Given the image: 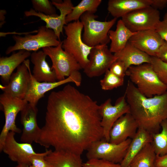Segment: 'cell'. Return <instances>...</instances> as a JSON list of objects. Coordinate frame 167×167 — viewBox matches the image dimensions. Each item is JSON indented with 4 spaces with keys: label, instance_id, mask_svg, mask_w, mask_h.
Instances as JSON below:
<instances>
[{
    "label": "cell",
    "instance_id": "6",
    "mask_svg": "<svg viewBox=\"0 0 167 167\" xmlns=\"http://www.w3.org/2000/svg\"><path fill=\"white\" fill-rule=\"evenodd\" d=\"M12 38L15 44L7 48L6 54L21 50L36 52L41 48L57 46L61 42L58 40L54 31L45 26L39 27L35 35L27 34L24 36L14 35Z\"/></svg>",
    "mask_w": 167,
    "mask_h": 167
},
{
    "label": "cell",
    "instance_id": "19",
    "mask_svg": "<svg viewBox=\"0 0 167 167\" xmlns=\"http://www.w3.org/2000/svg\"><path fill=\"white\" fill-rule=\"evenodd\" d=\"M136 121L130 113L122 116L114 123L109 133L110 143L118 144L129 138L132 139L139 128Z\"/></svg>",
    "mask_w": 167,
    "mask_h": 167
},
{
    "label": "cell",
    "instance_id": "39",
    "mask_svg": "<svg viewBox=\"0 0 167 167\" xmlns=\"http://www.w3.org/2000/svg\"><path fill=\"white\" fill-rule=\"evenodd\" d=\"M151 0V6L156 10H162L167 6V0Z\"/></svg>",
    "mask_w": 167,
    "mask_h": 167
},
{
    "label": "cell",
    "instance_id": "35",
    "mask_svg": "<svg viewBox=\"0 0 167 167\" xmlns=\"http://www.w3.org/2000/svg\"><path fill=\"white\" fill-rule=\"evenodd\" d=\"M109 70L117 76L124 78L127 69L123 62L117 59L110 66Z\"/></svg>",
    "mask_w": 167,
    "mask_h": 167
},
{
    "label": "cell",
    "instance_id": "37",
    "mask_svg": "<svg viewBox=\"0 0 167 167\" xmlns=\"http://www.w3.org/2000/svg\"><path fill=\"white\" fill-rule=\"evenodd\" d=\"M156 57L167 62V42L165 41L161 47Z\"/></svg>",
    "mask_w": 167,
    "mask_h": 167
},
{
    "label": "cell",
    "instance_id": "7",
    "mask_svg": "<svg viewBox=\"0 0 167 167\" xmlns=\"http://www.w3.org/2000/svg\"><path fill=\"white\" fill-rule=\"evenodd\" d=\"M132 139L129 138L118 144L106 141L104 139L94 141L87 149L88 160L100 159L120 163L124 158Z\"/></svg>",
    "mask_w": 167,
    "mask_h": 167
},
{
    "label": "cell",
    "instance_id": "42",
    "mask_svg": "<svg viewBox=\"0 0 167 167\" xmlns=\"http://www.w3.org/2000/svg\"><path fill=\"white\" fill-rule=\"evenodd\" d=\"M16 167H21V165L18 164V165Z\"/></svg>",
    "mask_w": 167,
    "mask_h": 167
},
{
    "label": "cell",
    "instance_id": "36",
    "mask_svg": "<svg viewBox=\"0 0 167 167\" xmlns=\"http://www.w3.org/2000/svg\"><path fill=\"white\" fill-rule=\"evenodd\" d=\"M155 30L162 39L167 42V12L165 14L163 19L158 24Z\"/></svg>",
    "mask_w": 167,
    "mask_h": 167
},
{
    "label": "cell",
    "instance_id": "2",
    "mask_svg": "<svg viewBox=\"0 0 167 167\" xmlns=\"http://www.w3.org/2000/svg\"><path fill=\"white\" fill-rule=\"evenodd\" d=\"M124 94L130 113L138 123L139 128L151 134L159 132L161 123L167 119V91L160 95L147 97L129 80Z\"/></svg>",
    "mask_w": 167,
    "mask_h": 167
},
{
    "label": "cell",
    "instance_id": "41",
    "mask_svg": "<svg viewBox=\"0 0 167 167\" xmlns=\"http://www.w3.org/2000/svg\"><path fill=\"white\" fill-rule=\"evenodd\" d=\"M21 165V167H29L30 165L27 164H23Z\"/></svg>",
    "mask_w": 167,
    "mask_h": 167
},
{
    "label": "cell",
    "instance_id": "25",
    "mask_svg": "<svg viewBox=\"0 0 167 167\" xmlns=\"http://www.w3.org/2000/svg\"><path fill=\"white\" fill-rule=\"evenodd\" d=\"M152 134L145 129L139 128L135 136L131 139L126 154L120 163L122 167H129L134 157L147 144L151 143Z\"/></svg>",
    "mask_w": 167,
    "mask_h": 167
},
{
    "label": "cell",
    "instance_id": "4",
    "mask_svg": "<svg viewBox=\"0 0 167 167\" xmlns=\"http://www.w3.org/2000/svg\"><path fill=\"white\" fill-rule=\"evenodd\" d=\"M83 25L79 20L71 22L63 27L66 38L62 41V47L72 55L84 69L89 62V56L92 48L83 42L82 32Z\"/></svg>",
    "mask_w": 167,
    "mask_h": 167
},
{
    "label": "cell",
    "instance_id": "21",
    "mask_svg": "<svg viewBox=\"0 0 167 167\" xmlns=\"http://www.w3.org/2000/svg\"><path fill=\"white\" fill-rule=\"evenodd\" d=\"M81 156L69 151L51 149L44 158L51 167H83Z\"/></svg>",
    "mask_w": 167,
    "mask_h": 167
},
{
    "label": "cell",
    "instance_id": "16",
    "mask_svg": "<svg viewBox=\"0 0 167 167\" xmlns=\"http://www.w3.org/2000/svg\"><path fill=\"white\" fill-rule=\"evenodd\" d=\"M15 133L10 131L6 137L2 152L7 154L12 161L18 164H27L31 165L30 157L37 155L31 144L19 143L15 139Z\"/></svg>",
    "mask_w": 167,
    "mask_h": 167
},
{
    "label": "cell",
    "instance_id": "14",
    "mask_svg": "<svg viewBox=\"0 0 167 167\" xmlns=\"http://www.w3.org/2000/svg\"><path fill=\"white\" fill-rule=\"evenodd\" d=\"M31 72L29 60L27 59L12 73L7 84L0 85V89L3 92L13 97L24 99L30 82Z\"/></svg>",
    "mask_w": 167,
    "mask_h": 167
},
{
    "label": "cell",
    "instance_id": "32",
    "mask_svg": "<svg viewBox=\"0 0 167 167\" xmlns=\"http://www.w3.org/2000/svg\"><path fill=\"white\" fill-rule=\"evenodd\" d=\"M150 63L160 80L167 85V62L157 57H151Z\"/></svg>",
    "mask_w": 167,
    "mask_h": 167
},
{
    "label": "cell",
    "instance_id": "23",
    "mask_svg": "<svg viewBox=\"0 0 167 167\" xmlns=\"http://www.w3.org/2000/svg\"><path fill=\"white\" fill-rule=\"evenodd\" d=\"M31 54L29 51L21 50L13 53L9 57L0 58V75L4 83L8 84L14 70L30 56Z\"/></svg>",
    "mask_w": 167,
    "mask_h": 167
},
{
    "label": "cell",
    "instance_id": "22",
    "mask_svg": "<svg viewBox=\"0 0 167 167\" xmlns=\"http://www.w3.org/2000/svg\"><path fill=\"white\" fill-rule=\"evenodd\" d=\"M151 0H109L107 10L114 18L117 19L134 10L151 6Z\"/></svg>",
    "mask_w": 167,
    "mask_h": 167
},
{
    "label": "cell",
    "instance_id": "28",
    "mask_svg": "<svg viewBox=\"0 0 167 167\" xmlns=\"http://www.w3.org/2000/svg\"><path fill=\"white\" fill-rule=\"evenodd\" d=\"M156 156L151 143H148L134 157L129 167H155Z\"/></svg>",
    "mask_w": 167,
    "mask_h": 167
},
{
    "label": "cell",
    "instance_id": "20",
    "mask_svg": "<svg viewBox=\"0 0 167 167\" xmlns=\"http://www.w3.org/2000/svg\"><path fill=\"white\" fill-rule=\"evenodd\" d=\"M47 56L43 50L33 52L30 56L34 65L32 75L39 82H52L57 80L54 71L46 60Z\"/></svg>",
    "mask_w": 167,
    "mask_h": 167
},
{
    "label": "cell",
    "instance_id": "26",
    "mask_svg": "<svg viewBox=\"0 0 167 167\" xmlns=\"http://www.w3.org/2000/svg\"><path fill=\"white\" fill-rule=\"evenodd\" d=\"M136 32L131 31L121 19L118 20L115 30H110L108 35L111 43L109 50L112 53H118L125 47L131 38Z\"/></svg>",
    "mask_w": 167,
    "mask_h": 167
},
{
    "label": "cell",
    "instance_id": "29",
    "mask_svg": "<svg viewBox=\"0 0 167 167\" xmlns=\"http://www.w3.org/2000/svg\"><path fill=\"white\" fill-rule=\"evenodd\" d=\"M161 131L152 134V140L151 143L156 156H162L167 154V119L161 124Z\"/></svg>",
    "mask_w": 167,
    "mask_h": 167
},
{
    "label": "cell",
    "instance_id": "17",
    "mask_svg": "<svg viewBox=\"0 0 167 167\" xmlns=\"http://www.w3.org/2000/svg\"><path fill=\"white\" fill-rule=\"evenodd\" d=\"M128 42L150 56L156 57L160 48L165 41L155 29H150L136 32Z\"/></svg>",
    "mask_w": 167,
    "mask_h": 167
},
{
    "label": "cell",
    "instance_id": "30",
    "mask_svg": "<svg viewBox=\"0 0 167 167\" xmlns=\"http://www.w3.org/2000/svg\"><path fill=\"white\" fill-rule=\"evenodd\" d=\"M124 83V78L120 77L112 72L109 70L105 73L103 78L100 81L102 89L111 90L122 86Z\"/></svg>",
    "mask_w": 167,
    "mask_h": 167
},
{
    "label": "cell",
    "instance_id": "8",
    "mask_svg": "<svg viewBox=\"0 0 167 167\" xmlns=\"http://www.w3.org/2000/svg\"><path fill=\"white\" fill-rule=\"evenodd\" d=\"M62 41L58 46L45 47L42 50L49 56L57 80H63L75 71L82 69L80 65L71 54L65 51L62 47Z\"/></svg>",
    "mask_w": 167,
    "mask_h": 167
},
{
    "label": "cell",
    "instance_id": "18",
    "mask_svg": "<svg viewBox=\"0 0 167 167\" xmlns=\"http://www.w3.org/2000/svg\"><path fill=\"white\" fill-rule=\"evenodd\" d=\"M38 111L36 106L28 103L20 112V121L23 126L20 140L22 143H36L39 137L41 128L37 123Z\"/></svg>",
    "mask_w": 167,
    "mask_h": 167
},
{
    "label": "cell",
    "instance_id": "34",
    "mask_svg": "<svg viewBox=\"0 0 167 167\" xmlns=\"http://www.w3.org/2000/svg\"><path fill=\"white\" fill-rule=\"evenodd\" d=\"M51 150H47L45 152L38 153L37 155L31 156L29 159L31 165L33 167H51L44 158Z\"/></svg>",
    "mask_w": 167,
    "mask_h": 167
},
{
    "label": "cell",
    "instance_id": "13",
    "mask_svg": "<svg viewBox=\"0 0 167 167\" xmlns=\"http://www.w3.org/2000/svg\"><path fill=\"white\" fill-rule=\"evenodd\" d=\"M30 76L29 86L24 99L35 106L47 92L67 83H73L78 87L81 85L82 82V76L79 71H75L63 80L52 82H38L34 78L31 72Z\"/></svg>",
    "mask_w": 167,
    "mask_h": 167
},
{
    "label": "cell",
    "instance_id": "12",
    "mask_svg": "<svg viewBox=\"0 0 167 167\" xmlns=\"http://www.w3.org/2000/svg\"><path fill=\"white\" fill-rule=\"evenodd\" d=\"M107 45H99L93 47L89 56V62L84 71L88 77L100 76L109 70L117 60Z\"/></svg>",
    "mask_w": 167,
    "mask_h": 167
},
{
    "label": "cell",
    "instance_id": "43",
    "mask_svg": "<svg viewBox=\"0 0 167 167\" xmlns=\"http://www.w3.org/2000/svg\"><path fill=\"white\" fill-rule=\"evenodd\" d=\"M29 167H33L32 165H30L29 166Z\"/></svg>",
    "mask_w": 167,
    "mask_h": 167
},
{
    "label": "cell",
    "instance_id": "15",
    "mask_svg": "<svg viewBox=\"0 0 167 167\" xmlns=\"http://www.w3.org/2000/svg\"><path fill=\"white\" fill-rule=\"evenodd\" d=\"M52 2L53 5L60 11V14L57 16L46 15L36 12L33 9L25 11L24 15L26 17H38L44 21L46 24L45 26L53 30L58 40L61 41V34L63 33L64 26L67 24L66 22V17L71 12L74 6L71 0H64L62 3H57L52 1Z\"/></svg>",
    "mask_w": 167,
    "mask_h": 167
},
{
    "label": "cell",
    "instance_id": "27",
    "mask_svg": "<svg viewBox=\"0 0 167 167\" xmlns=\"http://www.w3.org/2000/svg\"><path fill=\"white\" fill-rule=\"evenodd\" d=\"M101 2V0H82L77 5L74 6L66 16V24L79 20L81 16L86 12L94 14Z\"/></svg>",
    "mask_w": 167,
    "mask_h": 167
},
{
    "label": "cell",
    "instance_id": "9",
    "mask_svg": "<svg viewBox=\"0 0 167 167\" xmlns=\"http://www.w3.org/2000/svg\"><path fill=\"white\" fill-rule=\"evenodd\" d=\"M0 103L3 109L5 122L0 135V152H2L4 143L10 131L20 133L21 131L15 124L18 113L28 103L25 99H21L3 92L0 96Z\"/></svg>",
    "mask_w": 167,
    "mask_h": 167
},
{
    "label": "cell",
    "instance_id": "1",
    "mask_svg": "<svg viewBox=\"0 0 167 167\" xmlns=\"http://www.w3.org/2000/svg\"><path fill=\"white\" fill-rule=\"evenodd\" d=\"M99 108L96 101L70 84L52 92L36 143L81 155L92 143L103 138Z\"/></svg>",
    "mask_w": 167,
    "mask_h": 167
},
{
    "label": "cell",
    "instance_id": "33",
    "mask_svg": "<svg viewBox=\"0 0 167 167\" xmlns=\"http://www.w3.org/2000/svg\"><path fill=\"white\" fill-rule=\"evenodd\" d=\"M83 167H122L120 163H115L100 159L88 160L83 163Z\"/></svg>",
    "mask_w": 167,
    "mask_h": 167
},
{
    "label": "cell",
    "instance_id": "40",
    "mask_svg": "<svg viewBox=\"0 0 167 167\" xmlns=\"http://www.w3.org/2000/svg\"><path fill=\"white\" fill-rule=\"evenodd\" d=\"M6 14V11L4 10H1L0 11V27L1 28L5 24V15Z\"/></svg>",
    "mask_w": 167,
    "mask_h": 167
},
{
    "label": "cell",
    "instance_id": "31",
    "mask_svg": "<svg viewBox=\"0 0 167 167\" xmlns=\"http://www.w3.org/2000/svg\"><path fill=\"white\" fill-rule=\"evenodd\" d=\"M31 2L33 9L36 12L47 15L54 16L58 15L52 2L48 0H32Z\"/></svg>",
    "mask_w": 167,
    "mask_h": 167
},
{
    "label": "cell",
    "instance_id": "10",
    "mask_svg": "<svg viewBox=\"0 0 167 167\" xmlns=\"http://www.w3.org/2000/svg\"><path fill=\"white\" fill-rule=\"evenodd\" d=\"M121 19L128 29L135 32L155 29L161 21L159 11L151 6L131 12L123 16Z\"/></svg>",
    "mask_w": 167,
    "mask_h": 167
},
{
    "label": "cell",
    "instance_id": "5",
    "mask_svg": "<svg viewBox=\"0 0 167 167\" xmlns=\"http://www.w3.org/2000/svg\"><path fill=\"white\" fill-rule=\"evenodd\" d=\"M98 17L94 14L86 12L80 18L84 31L82 40L90 47L107 45L109 42L108 32L117 19L113 18L110 21H101L96 19Z\"/></svg>",
    "mask_w": 167,
    "mask_h": 167
},
{
    "label": "cell",
    "instance_id": "11",
    "mask_svg": "<svg viewBox=\"0 0 167 167\" xmlns=\"http://www.w3.org/2000/svg\"><path fill=\"white\" fill-rule=\"evenodd\" d=\"M99 111L101 118L103 139L109 142V132L114 123L122 116L130 113L125 94L117 99L114 105H112L111 99H108L99 105Z\"/></svg>",
    "mask_w": 167,
    "mask_h": 167
},
{
    "label": "cell",
    "instance_id": "24",
    "mask_svg": "<svg viewBox=\"0 0 167 167\" xmlns=\"http://www.w3.org/2000/svg\"><path fill=\"white\" fill-rule=\"evenodd\" d=\"M114 54L117 59L124 63L127 70L131 66L150 63L151 56L141 51L129 42L123 49Z\"/></svg>",
    "mask_w": 167,
    "mask_h": 167
},
{
    "label": "cell",
    "instance_id": "3",
    "mask_svg": "<svg viewBox=\"0 0 167 167\" xmlns=\"http://www.w3.org/2000/svg\"><path fill=\"white\" fill-rule=\"evenodd\" d=\"M126 75L147 97L160 95L167 91V85L160 80L150 63L131 66L127 70Z\"/></svg>",
    "mask_w": 167,
    "mask_h": 167
},
{
    "label": "cell",
    "instance_id": "38",
    "mask_svg": "<svg viewBox=\"0 0 167 167\" xmlns=\"http://www.w3.org/2000/svg\"><path fill=\"white\" fill-rule=\"evenodd\" d=\"M155 167H167V154L162 156H156Z\"/></svg>",
    "mask_w": 167,
    "mask_h": 167
}]
</instances>
